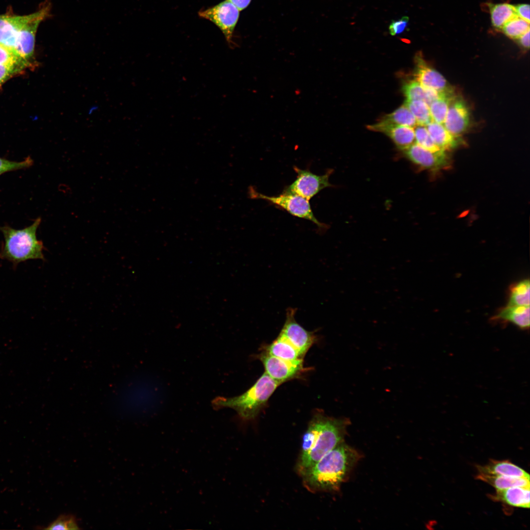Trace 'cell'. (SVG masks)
I'll return each instance as SVG.
<instances>
[{"label": "cell", "mask_w": 530, "mask_h": 530, "mask_svg": "<svg viewBox=\"0 0 530 530\" xmlns=\"http://www.w3.org/2000/svg\"><path fill=\"white\" fill-rule=\"evenodd\" d=\"M426 127L432 140L440 150L445 151L458 145V137L451 134L443 125L432 121Z\"/></svg>", "instance_id": "obj_20"}, {"label": "cell", "mask_w": 530, "mask_h": 530, "mask_svg": "<svg viewBox=\"0 0 530 530\" xmlns=\"http://www.w3.org/2000/svg\"><path fill=\"white\" fill-rule=\"evenodd\" d=\"M456 96L454 91L441 92L439 97L429 105V109L433 121L444 125L450 103Z\"/></svg>", "instance_id": "obj_26"}, {"label": "cell", "mask_w": 530, "mask_h": 530, "mask_svg": "<svg viewBox=\"0 0 530 530\" xmlns=\"http://www.w3.org/2000/svg\"><path fill=\"white\" fill-rule=\"evenodd\" d=\"M240 11L229 0L199 12L200 17L214 24L222 31L230 47L234 45L233 33Z\"/></svg>", "instance_id": "obj_6"}, {"label": "cell", "mask_w": 530, "mask_h": 530, "mask_svg": "<svg viewBox=\"0 0 530 530\" xmlns=\"http://www.w3.org/2000/svg\"><path fill=\"white\" fill-rule=\"evenodd\" d=\"M50 10V3L44 4L37 11V15L25 25L18 34L14 49L28 61L33 55L38 27L40 23L49 16Z\"/></svg>", "instance_id": "obj_10"}, {"label": "cell", "mask_w": 530, "mask_h": 530, "mask_svg": "<svg viewBox=\"0 0 530 530\" xmlns=\"http://www.w3.org/2000/svg\"><path fill=\"white\" fill-rule=\"evenodd\" d=\"M402 91L406 100H422L429 106L439 97L440 94L435 90L424 87L415 80L406 82L402 86Z\"/></svg>", "instance_id": "obj_21"}, {"label": "cell", "mask_w": 530, "mask_h": 530, "mask_svg": "<svg viewBox=\"0 0 530 530\" xmlns=\"http://www.w3.org/2000/svg\"><path fill=\"white\" fill-rule=\"evenodd\" d=\"M476 478L489 484L496 490L516 486L530 487V478L527 477H515L478 473Z\"/></svg>", "instance_id": "obj_23"}, {"label": "cell", "mask_w": 530, "mask_h": 530, "mask_svg": "<svg viewBox=\"0 0 530 530\" xmlns=\"http://www.w3.org/2000/svg\"><path fill=\"white\" fill-rule=\"evenodd\" d=\"M29 62L20 55L16 51L0 44V64L18 68L23 70Z\"/></svg>", "instance_id": "obj_28"}, {"label": "cell", "mask_w": 530, "mask_h": 530, "mask_svg": "<svg viewBox=\"0 0 530 530\" xmlns=\"http://www.w3.org/2000/svg\"><path fill=\"white\" fill-rule=\"evenodd\" d=\"M265 352L289 361H295L303 359L297 349L286 339L280 335L266 347Z\"/></svg>", "instance_id": "obj_22"}, {"label": "cell", "mask_w": 530, "mask_h": 530, "mask_svg": "<svg viewBox=\"0 0 530 530\" xmlns=\"http://www.w3.org/2000/svg\"><path fill=\"white\" fill-rule=\"evenodd\" d=\"M404 105L414 116L417 125L426 126L433 121L429 106L425 102L419 100H406Z\"/></svg>", "instance_id": "obj_27"}, {"label": "cell", "mask_w": 530, "mask_h": 530, "mask_svg": "<svg viewBox=\"0 0 530 530\" xmlns=\"http://www.w3.org/2000/svg\"><path fill=\"white\" fill-rule=\"evenodd\" d=\"M41 221L36 218L30 226L15 229L6 225L0 227L4 242L0 246V258L17 265L29 260H44V245L37 238V231Z\"/></svg>", "instance_id": "obj_3"}, {"label": "cell", "mask_w": 530, "mask_h": 530, "mask_svg": "<svg viewBox=\"0 0 530 530\" xmlns=\"http://www.w3.org/2000/svg\"><path fill=\"white\" fill-rule=\"evenodd\" d=\"M33 164L31 157H26L21 161H12L0 157V176L10 172L29 168Z\"/></svg>", "instance_id": "obj_31"}, {"label": "cell", "mask_w": 530, "mask_h": 530, "mask_svg": "<svg viewBox=\"0 0 530 530\" xmlns=\"http://www.w3.org/2000/svg\"><path fill=\"white\" fill-rule=\"evenodd\" d=\"M491 23L498 29L503 26L511 19L517 16L515 6L507 3L489 5Z\"/></svg>", "instance_id": "obj_24"}, {"label": "cell", "mask_w": 530, "mask_h": 530, "mask_svg": "<svg viewBox=\"0 0 530 530\" xmlns=\"http://www.w3.org/2000/svg\"><path fill=\"white\" fill-rule=\"evenodd\" d=\"M477 469L479 474L530 478L527 472L508 460H490L487 464L478 466Z\"/></svg>", "instance_id": "obj_17"}, {"label": "cell", "mask_w": 530, "mask_h": 530, "mask_svg": "<svg viewBox=\"0 0 530 530\" xmlns=\"http://www.w3.org/2000/svg\"><path fill=\"white\" fill-rule=\"evenodd\" d=\"M415 80L424 87L441 92L453 91L445 78L438 72L429 66L422 57L421 53L415 56Z\"/></svg>", "instance_id": "obj_12"}, {"label": "cell", "mask_w": 530, "mask_h": 530, "mask_svg": "<svg viewBox=\"0 0 530 530\" xmlns=\"http://www.w3.org/2000/svg\"><path fill=\"white\" fill-rule=\"evenodd\" d=\"M414 128L415 143L431 151L441 150L434 143L425 126L417 125Z\"/></svg>", "instance_id": "obj_30"}, {"label": "cell", "mask_w": 530, "mask_h": 530, "mask_svg": "<svg viewBox=\"0 0 530 530\" xmlns=\"http://www.w3.org/2000/svg\"><path fill=\"white\" fill-rule=\"evenodd\" d=\"M21 71L18 68L0 64V85Z\"/></svg>", "instance_id": "obj_34"}, {"label": "cell", "mask_w": 530, "mask_h": 530, "mask_svg": "<svg viewBox=\"0 0 530 530\" xmlns=\"http://www.w3.org/2000/svg\"><path fill=\"white\" fill-rule=\"evenodd\" d=\"M491 320L494 322H510L522 330H529L530 306L506 305L500 309Z\"/></svg>", "instance_id": "obj_15"}, {"label": "cell", "mask_w": 530, "mask_h": 530, "mask_svg": "<svg viewBox=\"0 0 530 530\" xmlns=\"http://www.w3.org/2000/svg\"><path fill=\"white\" fill-rule=\"evenodd\" d=\"M491 497L495 501L503 502L511 506L530 507V487L516 486L498 490Z\"/></svg>", "instance_id": "obj_16"}, {"label": "cell", "mask_w": 530, "mask_h": 530, "mask_svg": "<svg viewBox=\"0 0 530 530\" xmlns=\"http://www.w3.org/2000/svg\"><path fill=\"white\" fill-rule=\"evenodd\" d=\"M349 421L334 418L317 412L308 425L313 436V446L306 453L299 456L297 463L299 474L311 467L340 443L344 442Z\"/></svg>", "instance_id": "obj_2"}, {"label": "cell", "mask_w": 530, "mask_h": 530, "mask_svg": "<svg viewBox=\"0 0 530 530\" xmlns=\"http://www.w3.org/2000/svg\"><path fill=\"white\" fill-rule=\"evenodd\" d=\"M470 114L463 100L455 96L450 103L444 122V127L454 136L458 137L469 126Z\"/></svg>", "instance_id": "obj_13"}, {"label": "cell", "mask_w": 530, "mask_h": 530, "mask_svg": "<svg viewBox=\"0 0 530 530\" xmlns=\"http://www.w3.org/2000/svg\"><path fill=\"white\" fill-rule=\"evenodd\" d=\"M295 312V309H287L286 320L279 335L290 342L303 358L314 344L315 336L314 333L307 331L296 321Z\"/></svg>", "instance_id": "obj_8"}, {"label": "cell", "mask_w": 530, "mask_h": 530, "mask_svg": "<svg viewBox=\"0 0 530 530\" xmlns=\"http://www.w3.org/2000/svg\"><path fill=\"white\" fill-rule=\"evenodd\" d=\"M518 43L525 49L530 47V30L522 35L518 39Z\"/></svg>", "instance_id": "obj_36"}, {"label": "cell", "mask_w": 530, "mask_h": 530, "mask_svg": "<svg viewBox=\"0 0 530 530\" xmlns=\"http://www.w3.org/2000/svg\"><path fill=\"white\" fill-rule=\"evenodd\" d=\"M280 385L265 372L242 394L230 398L217 397L213 400L212 405L216 409L232 408L242 420H251L257 417Z\"/></svg>", "instance_id": "obj_4"}, {"label": "cell", "mask_w": 530, "mask_h": 530, "mask_svg": "<svg viewBox=\"0 0 530 530\" xmlns=\"http://www.w3.org/2000/svg\"><path fill=\"white\" fill-rule=\"evenodd\" d=\"M47 530H78L79 525L75 517L71 515H61L51 523Z\"/></svg>", "instance_id": "obj_32"}, {"label": "cell", "mask_w": 530, "mask_h": 530, "mask_svg": "<svg viewBox=\"0 0 530 530\" xmlns=\"http://www.w3.org/2000/svg\"><path fill=\"white\" fill-rule=\"evenodd\" d=\"M259 359L264 365L265 372L280 385L298 377L304 369L303 359L289 361L266 352L262 353Z\"/></svg>", "instance_id": "obj_9"}, {"label": "cell", "mask_w": 530, "mask_h": 530, "mask_svg": "<svg viewBox=\"0 0 530 530\" xmlns=\"http://www.w3.org/2000/svg\"><path fill=\"white\" fill-rule=\"evenodd\" d=\"M396 125L412 128L417 125L414 116L405 105L399 107L393 112L385 115L378 123L368 126L367 128L372 131L378 132L382 128Z\"/></svg>", "instance_id": "obj_18"}, {"label": "cell", "mask_w": 530, "mask_h": 530, "mask_svg": "<svg viewBox=\"0 0 530 530\" xmlns=\"http://www.w3.org/2000/svg\"><path fill=\"white\" fill-rule=\"evenodd\" d=\"M408 16H403L398 20L392 21L389 26L390 34L394 36L401 33L408 26Z\"/></svg>", "instance_id": "obj_33"}, {"label": "cell", "mask_w": 530, "mask_h": 530, "mask_svg": "<svg viewBox=\"0 0 530 530\" xmlns=\"http://www.w3.org/2000/svg\"><path fill=\"white\" fill-rule=\"evenodd\" d=\"M360 458L356 450L343 442L299 475L311 492L337 491Z\"/></svg>", "instance_id": "obj_1"}, {"label": "cell", "mask_w": 530, "mask_h": 530, "mask_svg": "<svg viewBox=\"0 0 530 530\" xmlns=\"http://www.w3.org/2000/svg\"><path fill=\"white\" fill-rule=\"evenodd\" d=\"M293 169L297 174L296 178L285 188L284 192L297 194L309 201L323 189L332 186L329 178L332 170L322 175H318L308 169H301L295 166Z\"/></svg>", "instance_id": "obj_7"}, {"label": "cell", "mask_w": 530, "mask_h": 530, "mask_svg": "<svg viewBox=\"0 0 530 530\" xmlns=\"http://www.w3.org/2000/svg\"><path fill=\"white\" fill-rule=\"evenodd\" d=\"M248 195L252 199L265 200L294 216L313 222L320 228L326 227L315 216L309 201L299 195L283 191L279 195L269 196L258 192L252 186L248 189Z\"/></svg>", "instance_id": "obj_5"}, {"label": "cell", "mask_w": 530, "mask_h": 530, "mask_svg": "<svg viewBox=\"0 0 530 530\" xmlns=\"http://www.w3.org/2000/svg\"><path fill=\"white\" fill-rule=\"evenodd\" d=\"M37 14V11L24 16L0 15V44L14 49L18 33Z\"/></svg>", "instance_id": "obj_14"}, {"label": "cell", "mask_w": 530, "mask_h": 530, "mask_svg": "<svg viewBox=\"0 0 530 530\" xmlns=\"http://www.w3.org/2000/svg\"><path fill=\"white\" fill-rule=\"evenodd\" d=\"M530 282L524 279L512 285L509 289L507 305L530 306Z\"/></svg>", "instance_id": "obj_25"}, {"label": "cell", "mask_w": 530, "mask_h": 530, "mask_svg": "<svg viewBox=\"0 0 530 530\" xmlns=\"http://www.w3.org/2000/svg\"><path fill=\"white\" fill-rule=\"evenodd\" d=\"M390 137L398 149L403 150L415 143L413 128L401 126H390L381 128L378 131Z\"/></svg>", "instance_id": "obj_19"}, {"label": "cell", "mask_w": 530, "mask_h": 530, "mask_svg": "<svg viewBox=\"0 0 530 530\" xmlns=\"http://www.w3.org/2000/svg\"><path fill=\"white\" fill-rule=\"evenodd\" d=\"M502 29L508 37L517 39L530 30V23L517 16L507 22Z\"/></svg>", "instance_id": "obj_29"}, {"label": "cell", "mask_w": 530, "mask_h": 530, "mask_svg": "<svg viewBox=\"0 0 530 530\" xmlns=\"http://www.w3.org/2000/svg\"><path fill=\"white\" fill-rule=\"evenodd\" d=\"M240 11L245 9L250 3L251 0H229Z\"/></svg>", "instance_id": "obj_37"}, {"label": "cell", "mask_w": 530, "mask_h": 530, "mask_svg": "<svg viewBox=\"0 0 530 530\" xmlns=\"http://www.w3.org/2000/svg\"><path fill=\"white\" fill-rule=\"evenodd\" d=\"M517 15L521 18L530 23V5L528 4H520L515 6Z\"/></svg>", "instance_id": "obj_35"}, {"label": "cell", "mask_w": 530, "mask_h": 530, "mask_svg": "<svg viewBox=\"0 0 530 530\" xmlns=\"http://www.w3.org/2000/svg\"><path fill=\"white\" fill-rule=\"evenodd\" d=\"M401 151L405 157L413 163L431 171H437L449 164V159L445 151H431L416 143Z\"/></svg>", "instance_id": "obj_11"}]
</instances>
